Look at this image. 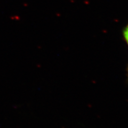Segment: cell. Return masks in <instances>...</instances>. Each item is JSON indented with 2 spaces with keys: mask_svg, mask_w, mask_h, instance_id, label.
I'll return each mask as SVG.
<instances>
[{
  "mask_svg": "<svg viewBox=\"0 0 128 128\" xmlns=\"http://www.w3.org/2000/svg\"><path fill=\"white\" fill-rule=\"evenodd\" d=\"M123 34L125 41L128 46V24L124 27V28Z\"/></svg>",
  "mask_w": 128,
  "mask_h": 128,
  "instance_id": "cell-1",
  "label": "cell"
}]
</instances>
